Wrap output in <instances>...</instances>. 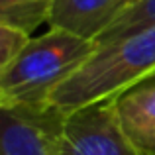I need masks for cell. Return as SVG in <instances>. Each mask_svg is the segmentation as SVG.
I'll list each match as a JSON object with an SVG mask.
<instances>
[{
  "label": "cell",
  "instance_id": "52a82bcc",
  "mask_svg": "<svg viewBox=\"0 0 155 155\" xmlns=\"http://www.w3.org/2000/svg\"><path fill=\"white\" fill-rule=\"evenodd\" d=\"M55 0H0V24L28 34L41 24L49 26Z\"/></svg>",
  "mask_w": 155,
  "mask_h": 155
},
{
  "label": "cell",
  "instance_id": "3957f363",
  "mask_svg": "<svg viewBox=\"0 0 155 155\" xmlns=\"http://www.w3.org/2000/svg\"><path fill=\"white\" fill-rule=\"evenodd\" d=\"M59 155H141L126 137L114 98L65 112Z\"/></svg>",
  "mask_w": 155,
  "mask_h": 155
},
{
  "label": "cell",
  "instance_id": "7a4b0ae2",
  "mask_svg": "<svg viewBox=\"0 0 155 155\" xmlns=\"http://www.w3.org/2000/svg\"><path fill=\"white\" fill-rule=\"evenodd\" d=\"M98 43L63 28L31 38L14 63L0 71V108H45L57 87L77 71Z\"/></svg>",
  "mask_w": 155,
  "mask_h": 155
},
{
  "label": "cell",
  "instance_id": "9c48e42d",
  "mask_svg": "<svg viewBox=\"0 0 155 155\" xmlns=\"http://www.w3.org/2000/svg\"><path fill=\"white\" fill-rule=\"evenodd\" d=\"M31 41V34L18 28L0 24V71L6 69L10 63H14L16 57L20 55Z\"/></svg>",
  "mask_w": 155,
  "mask_h": 155
},
{
  "label": "cell",
  "instance_id": "ba28073f",
  "mask_svg": "<svg viewBox=\"0 0 155 155\" xmlns=\"http://www.w3.org/2000/svg\"><path fill=\"white\" fill-rule=\"evenodd\" d=\"M155 26V0H134L112 24L96 38L98 45L112 43L134 31Z\"/></svg>",
  "mask_w": 155,
  "mask_h": 155
},
{
  "label": "cell",
  "instance_id": "5b68a950",
  "mask_svg": "<svg viewBox=\"0 0 155 155\" xmlns=\"http://www.w3.org/2000/svg\"><path fill=\"white\" fill-rule=\"evenodd\" d=\"M126 137L141 155H155V77L134 84L114 98Z\"/></svg>",
  "mask_w": 155,
  "mask_h": 155
},
{
  "label": "cell",
  "instance_id": "30bf717a",
  "mask_svg": "<svg viewBox=\"0 0 155 155\" xmlns=\"http://www.w3.org/2000/svg\"><path fill=\"white\" fill-rule=\"evenodd\" d=\"M153 77H155V73H153Z\"/></svg>",
  "mask_w": 155,
  "mask_h": 155
},
{
  "label": "cell",
  "instance_id": "6da1fadb",
  "mask_svg": "<svg viewBox=\"0 0 155 155\" xmlns=\"http://www.w3.org/2000/svg\"><path fill=\"white\" fill-rule=\"evenodd\" d=\"M155 73V26L134 31L96 51L53 91L49 104L61 112L112 100Z\"/></svg>",
  "mask_w": 155,
  "mask_h": 155
},
{
  "label": "cell",
  "instance_id": "277c9868",
  "mask_svg": "<svg viewBox=\"0 0 155 155\" xmlns=\"http://www.w3.org/2000/svg\"><path fill=\"white\" fill-rule=\"evenodd\" d=\"M65 112L45 108H0V155H59Z\"/></svg>",
  "mask_w": 155,
  "mask_h": 155
},
{
  "label": "cell",
  "instance_id": "8992f818",
  "mask_svg": "<svg viewBox=\"0 0 155 155\" xmlns=\"http://www.w3.org/2000/svg\"><path fill=\"white\" fill-rule=\"evenodd\" d=\"M134 0H55L49 26L94 39Z\"/></svg>",
  "mask_w": 155,
  "mask_h": 155
}]
</instances>
